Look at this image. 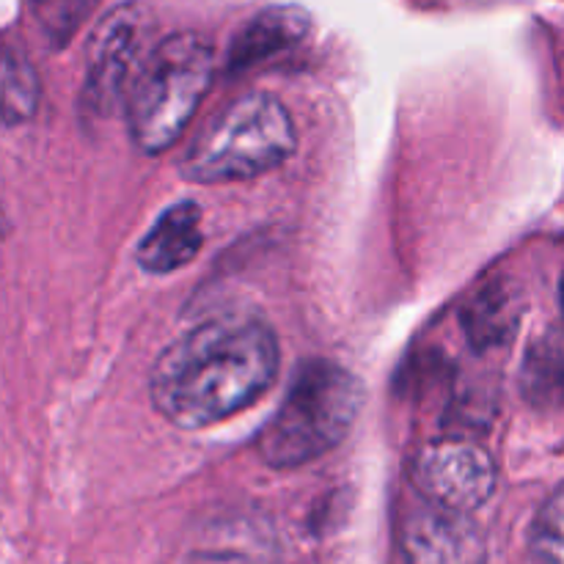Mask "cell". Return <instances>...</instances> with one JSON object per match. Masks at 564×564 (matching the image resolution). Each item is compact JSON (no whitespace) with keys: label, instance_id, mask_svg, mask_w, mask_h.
Masks as SVG:
<instances>
[{"label":"cell","instance_id":"obj_7","mask_svg":"<svg viewBox=\"0 0 564 564\" xmlns=\"http://www.w3.org/2000/svg\"><path fill=\"white\" fill-rule=\"evenodd\" d=\"M400 549L408 564H485V538L471 516L427 499L402 516Z\"/></svg>","mask_w":564,"mask_h":564},{"label":"cell","instance_id":"obj_15","mask_svg":"<svg viewBox=\"0 0 564 564\" xmlns=\"http://www.w3.org/2000/svg\"><path fill=\"white\" fill-rule=\"evenodd\" d=\"M560 297H562V323H564V275H562V286H560Z\"/></svg>","mask_w":564,"mask_h":564},{"label":"cell","instance_id":"obj_11","mask_svg":"<svg viewBox=\"0 0 564 564\" xmlns=\"http://www.w3.org/2000/svg\"><path fill=\"white\" fill-rule=\"evenodd\" d=\"M521 389L540 411L564 408V323L545 330L523 358Z\"/></svg>","mask_w":564,"mask_h":564},{"label":"cell","instance_id":"obj_2","mask_svg":"<svg viewBox=\"0 0 564 564\" xmlns=\"http://www.w3.org/2000/svg\"><path fill=\"white\" fill-rule=\"evenodd\" d=\"M364 400V383L341 364H303L281 408L259 433V457L270 468H297L319 460L347 438Z\"/></svg>","mask_w":564,"mask_h":564},{"label":"cell","instance_id":"obj_8","mask_svg":"<svg viewBox=\"0 0 564 564\" xmlns=\"http://www.w3.org/2000/svg\"><path fill=\"white\" fill-rule=\"evenodd\" d=\"M202 246V207L196 202H176L138 242L135 262L152 275H169L191 264Z\"/></svg>","mask_w":564,"mask_h":564},{"label":"cell","instance_id":"obj_5","mask_svg":"<svg viewBox=\"0 0 564 564\" xmlns=\"http://www.w3.org/2000/svg\"><path fill=\"white\" fill-rule=\"evenodd\" d=\"M154 31L158 20L143 0L113 6L94 25L86 44L83 110L91 116H110L124 108L138 72L154 50Z\"/></svg>","mask_w":564,"mask_h":564},{"label":"cell","instance_id":"obj_13","mask_svg":"<svg viewBox=\"0 0 564 564\" xmlns=\"http://www.w3.org/2000/svg\"><path fill=\"white\" fill-rule=\"evenodd\" d=\"M39 31L47 36L53 47H64L94 14L99 0H28Z\"/></svg>","mask_w":564,"mask_h":564},{"label":"cell","instance_id":"obj_12","mask_svg":"<svg viewBox=\"0 0 564 564\" xmlns=\"http://www.w3.org/2000/svg\"><path fill=\"white\" fill-rule=\"evenodd\" d=\"M39 102V80L25 50L6 42L3 53V121L14 127L31 119Z\"/></svg>","mask_w":564,"mask_h":564},{"label":"cell","instance_id":"obj_1","mask_svg":"<svg viewBox=\"0 0 564 564\" xmlns=\"http://www.w3.org/2000/svg\"><path fill=\"white\" fill-rule=\"evenodd\" d=\"M279 367L273 328L251 314H229L165 347L154 361L149 397L174 427L204 430L262 400Z\"/></svg>","mask_w":564,"mask_h":564},{"label":"cell","instance_id":"obj_4","mask_svg":"<svg viewBox=\"0 0 564 564\" xmlns=\"http://www.w3.org/2000/svg\"><path fill=\"white\" fill-rule=\"evenodd\" d=\"M215 77V50L198 33L160 39L127 97V130L143 154H160L182 135Z\"/></svg>","mask_w":564,"mask_h":564},{"label":"cell","instance_id":"obj_14","mask_svg":"<svg viewBox=\"0 0 564 564\" xmlns=\"http://www.w3.org/2000/svg\"><path fill=\"white\" fill-rule=\"evenodd\" d=\"M529 551L534 564H564V482L534 516Z\"/></svg>","mask_w":564,"mask_h":564},{"label":"cell","instance_id":"obj_3","mask_svg":"<svg viewBox=\"0 0 564 564\" xmlns=\"http://www.w3.org/2000/svg\"><path fill=\"white\" fill-rule=\"evenodd\" d=\"M295 149L297 132L286 105L270 91H251L204 124L182 158L180 174L196 185L253 180L286 163Z\"/></svg>","mask_w":564,"mask_h":564},{"label":"cell","instance_id":"obj_6","mask_svg":"<svg viewBox=\"0 0 564 564\" xmlns=\"http://www.w3.org/2000/svg\"><path fill=\"white\" fill-rule=\"evenodd\" d=\"M411 479L422 499L474 512L494 496L499 471L494 457L474 441L441 438L413 455Z\"/></svg>","mask_w":564,"mask_h":564},{"label":"cell","instance_id":"obj_10","mask_svg":"<svg viewBox=\"0 0 564 564\" xmlns=\"http://www.w3.org/2000/svg\"><path fill=\"white\" fill-rule=\"evenodd\" d=\"M521 314L523 303L518 286L505 279L488 281L468 301L466 312H463V328L477 350H494L512 339L518 323H521Z\"/></svg>","mask_w":564,"mask_h":564},{"label":"cell","instance_id":"obj_9","mask_svg":"<svg viewBox=\"0 0 564 564\" xmlns=\"http://www.w3.org/2000/svg\"><path fill=\"white\" fill-rule=\"evenodd\" d=\"M308 28H312V17L301 6H270L242 25L226 55V66L231 75L251 69V66L301 44Z\"/></svg>","mask_w":564,"mask_h":564}]
</instances>
